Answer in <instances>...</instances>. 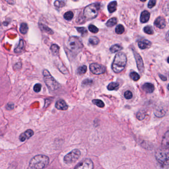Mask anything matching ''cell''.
Listing matches in <instances>:
<instances>
[{"mask_svg": "<svg viewBox=\"0 0 169 169\" xmlns=\"http://www.w3.org/2000/svg\"><path fill=\"white\" fill-rule=\"evenodd\" d=\"M154 24L159 29H163L166 26V21L163 17H159L156 18L154 22Z\"/></svg>", "mask_w": 169, "mask_h": 169, "instance_id": "cell-12", "label": "cell"}, {"mask_svg": "<svg viewBox=\"0 0 169 169\" xmlns=\"http://www.w3.org/2000/svg\"><path fill=\"white\" fill-rule=\"evenodd\" d=\"M24 47H25V45H24V41L23 40H20L18 46L15 49V52L17 53H21L24 50Z\"/></svg>", "mask_w": 169, "mask_h": 169, "instance_id": "cell-20", "label": "cell"}, {"mask_svg": "<svg viewBox=\"0 0 169 169\" xmlns=\"http://www.w3.org/2000/svg\"><path fill=\"white\" fill-rule=\"evenodd\" d=\"M94 168L93 163L90 159H85L76 165L75 169H92Z\"/></svg>", "mask_w": 169, "mask_h": 169, "instance_id": "cell-9", "label": "cell"}, {"mask_svg": "<svg viewBox=\"0 0 169 169\" xmlns=\"http://www.w3.org/2000/svg\"><path fill=\"white\" fill-rule=\"evenodd\" d=\"M138 47L141 49H145L147 48H149L151 46V42L147 40H142L138 42Z\"/></svg>", "mask_w": 169, "mask_h": 169, "instance_id": "cell-15", "label": "cell"}, {"mask_svg": "<svg viewBox=\"0 0 169 169\" xmlns=\"http://www.w3.org/2000/svg\"><path fill=\"white\" fill-rule=\"evenodd\" d=\"M41 87L42 86L41 84L40 83H37L33 87V89L36 93H38L40 91L41 89Z\"/></svg>", "mask_w": 169, "mask_h": 169, "instance_id": "cell-37", "label": "cell"}, {"mask_svg": "<svg viewBox=\"0 0 169 169\" xmlns=\"http://www.w3.org/2000/svg\"><path fill=\"white\" fill-rule=\"evenodd\" d=\"M7 109L8 110H11L14 108V104L12 103H9L7 104L6 106Z\"/></svg>", "mask_w": 169, "mask_h": 169, "instance_id": "cell-41", "label": "cell"}, {"mask_svg": "<svg viewBox=\"0 0 169 169\" xmlns=\"http://www.w3.org/2000/svg\"><path fill=\"white\" fill-rule=\"evenodd\" d=\"M142 89L144 91H145L147 93H151L154 91L155 87L153 84L151 83H146L142 86Z\"/></svg>", "mask_w": 169, "mask_h": 169, "instance_id": "cell-16", "label": "cell"}, {"mask_svg": "<svg viewBox=\"0 0 169 169\" xmlns=\"http://www.w3.org/2000/svg\"><path fill=\"white\" fill-rule=\"evenodd\" d=\"M167 89L169 90V84H168V86Z\"/></svg>", "mask_w": 169, "mask_h": 169, "instance_id": "cell-47", "label": "cell"}, {"mask_svg": "<svg viewBox=\"0 0 169 169\" xmlns=\"http://www.w3.org/2000/svg\"><path fill=\"white\" fill-rule=\"evenodd\" d=\"M92 103L100 108H103L105 106L104 102L99 99H94L92 100Z\"/></svg>", "mask_w": 169, "mask_h": 169, "instance_id": "cell-28", "label": "cell"}, {"mask_svg": "<svg viewBox=\"0 0 169 169\" xmlns=\"http://www.w3.org/2000/svg\"><path fill=\"white\" fill-rule=\"evenodd\" d=\"M115 31L118 34H123L124 31V28L121 24H119L116 28Z\"/></svg>", "mask_w": 169, "mask_h": 169, "instance_id": "cell-29", "label": "cell"}, {"mask_svg": "<svg viewBox=\"0 0 169 169\" xmlns=\"http://www.w3.org/2000/svg\"><path fill=\"white\" fill-rule=\"evenodd\" d=\"M89 42L91 45H96L99 43V40L98 38L93 36L89 39Z\"/></svg>", "mask_w": 169, "mask_h": 169, "instance_id": "cell-30", "label": "cell"}, {"mask_svg": "<svg viewBox=\"0 0 169 169\" xmlns=\"http://www.w3.org/2000/svg\"><path fill=\"white\" fill-rule=\"evenodd\" d=\"M76 29L79 33H81L82 35H85L87 34V30L85 27H77Z\"/></svg>", "mask_w": 169, "mask_h": 169, "instance_id": "cell-35", "label": "cell"}, {"mask_svg": "<svg viewBox=\"0 0 169 169\" xmlns=\"http://www.w3.org/2000/svg\"><path fill=\"white\" fill-rule=\"evenodd\" d=\"M86 71H87V67L86 66H81L78 69V73L79 75L84 74Z\"/></svg>", "mask_w": 169, "mask_h": 169, "instance_id": "cell-32", "label": "cell"}, {"mask_svg": "<svg viewBox=\"0 0 169 169\" xmlns=\"http://www.w3.org/2000/svg\"><path fill=\"white\" fill-rule=\"evenodd\" d=\"M28 30H29V27H28V26L26 23H22L20 24V33H22L23 34H25L27 33Z\"/></svg>", "mask_w": 169, "mask_h": 169, "instance_id": "cell-22", "label": "cell"}, {"mask_svg": "<svg viewBox=\"0 0 169 169\" xmlns=\"http://www.w3.org/2000/svg\"><path fill=\"white\" fill-rule=\"evenodd\" d=\"M140 1H141V2H145L146 0H140Z\"/></svg>", "mask_w": 169, "mask_h": 169, "instance_id": "cell-45", "label": "cell"}, {"mask_svg": "<svg viewBox=\"0 0 169 169\" xmlns=\"http://www.w3.org/2000/svg\"><path fill=\"white\" fill-rule=\"evenodd\" d=\"M117 3L116 1L111 2L108 6V11L112 13L117 10Z\"/></svg>", "mask_w": 169, "mask_h": 169, "instance_id": "cell-19", "label": "cell"}, {"mask_svg": "<svg viewBox=\"0 0 169 169\" xmlns=\"http://www.w3.org/2000/svg\"><path fill=\"white\" fill-rule=\"evenodd\" d=\"M144 31L148 34H152L153 33V30L152 27L150 26H146L144 28Z\"/></svg>", "mask_w": 169, "mask_h": 169, "instance_id": "cell-34", "label": "cell"}, {"mask_svg": "<svg viewBox=\"0 0 169 169\" xmlns=\"http://www.w3.org/2000/svg\"><path fill=\"white\" fill-rule=\"evenodd\" d=\"M123 48L121 46L118 44H116V45H113L110 48V51L113 53H115L118 52L119 51H121L122 50Z\"/></svg>", "mask_w": 169, "mask_h": 169, "instance_id": "cell-23", "label": "cell"}, {"mask_svg": "<svg viewBox=\"0 0 169 169\" xmlns=\"http://www.w3.org/2000/svg\"><path fill=\"white\" fill-rule=\"evenodd\" d=\"M166 114V111L162 107H158L154 110V115L158 118L164 117Z\"/></svg>", "mask_w": 169, "mask_h": 169, "instance_id": "cell-18", "label": "cell"}, {"mask_svg": "<svg viewBox=\"0 0 169 169\" xmlns=\"http://www.w3.org/2000/svg\"><path fill=\"white\" fill-rule=\"evenodd\" d=\"M50 49H51V52H52L53 55H57L59 54V50H60V48L56 44H53V45L51 46Z\"/></svg>", "mask_w": 169, "mask_h": 169, "instance_id": "cell-25", "label": "cell"}, {"mask_svg": "<svg viewBox=\"0 0 169 169\" xmlns=\"http://www.w3.org/2000/svg\"><path fill=\"white\" fill-rule=\"evenodd\" d=\"M99 9V5L98 4H92L89 5L84 10V17L88 20L95 18L97 15Z\"/></svg>", "mask_w": 169, "mask_h": 169, "instance_id": "cell-5", "label": "cell"}, {"mask_svg": "<svg viewBox=\"0 0 169 169\" xmlns=\"http://www.w3.org/2000/svg\"><path fill=\"white\" fill-rule=\"evenodd\" d=\"M167 61H168V63H169V58H168Z\"/></svg>", "mask_w": 169, "mask_h": 169, "instance_id": "cell-46", "label": "cell"}, {"mask_svg": "<svg viewBox=\"0 0 169 169\" xmlns=\"http://www.w3.org/2000/svg\"><path fill=\"white\" fill-rule=\"evenodd\" d=\"M39 27H40L41 29L43 30V31L49 33L50 34H53V31L51 30V29H49L48 26L44 25V24H39Z\"/></svg>", "mask_w": 169, "mask_h": 169, "instance_id": "cell-24", "label": "cell"}, {"mask_svg": "<svg viewBox=\"0 0 169 169\" xmlns=\"http://www.w3.org/2000/svg\"><path fill=\"white\" fill-rule=\"evenodd\" d=\"M166 38L167 41L169 43V30L168 31L167 33L166 34Z\"/></svg>", "mask_w": 169, "mask_h": 169, "instance_id": "cell-44", "label": "cell"}, {"mask_svg": "<svg viewBox=\"0 0 169 169\" xmlns=\"http://www.w3.org/2000/svg\"><path fill=\"white\" fill-rule=\"evenodd\" d=\"M89 30L90 32H91L93 33H97L98 31H99L97 27H96V26H94V25H92V24H91V25L89 26Z\"/></svg>", "mask_w": 169, "mask_h": 169, "instance_id": "cell-36", "label": "cell"}, {"mask_svg": "<svg viewBox=\"0 0 169 169\" xmlns=\"http://www.w3.org/2000/svg\"><path fill=\"white\" fill-rule=\"evenodd\" d=\"M130 78L134 81H138L140 78V76L136 72H132L130 73Z\"/></svg>", "mask_w": 169, "mask_h": 169, "instance_id": "cell-33", "label": "cell"}, {"mask_svg": "<svg viewBox=\"0 0 169 169\" xmlns=\"http://www.w3.org/2000/svg\"><path fill=\"white\" fill-rule=\"evenodd\" d=\"M34 135V132L32 129H29L26 130V132L21 133L20 136V140L21 142H23L24 141L26 140V139H29V138H31L32 136H33Z\"/></svg>", "mask_w": 169, "mask_h": 169, "instance_id": "cell-11", "label": "cell"}, {"mask_svg": "<svg viewBox=\"0 0 169 169\" xmlns=\"http://www.w3.org/2000/svg\"><path fill=\"white\" fill-rule=\"evenodd\" d=\"M134 54H135V58L136 60V64L138 66V69L140 72H143L144 70L143 60H142L140 56L139 55V54H138V53L135 52Z\"/></svg>", "mask_w": 169, "mask_h": 169, "instance_id": "cell-10", "label": "cell"}, {"mask_svg": "<svg viewBox=\"0 0 169 169\" xmlns=\"http://www.w3.org/2000/svg\"><path fill=\"white\" fill-rule=\"evenodd\" d=\"M64 17L65 20H70L73 18V12H70V11L67 12H66L64 14Z\"/></svg>", "mask_w": 169, "mask_h": 169, "instance_id": "cell-31", "label": "cell"}, {"mask_svg": "<svg viewBox=\"0 0 169 169\" xmlns=\"http://www.w3.org/2000/svg\"><path fill=\"white\" fill-rule=\"evenodd\" d=\"M127 63V58L124 53H118L115 57L112 69L115 73H119L124 70Z\"/></svg>", "mask_w": 169, "mask_h": 169, "instance_id": "cell-1", "label": "cell"}, {"mask_svg": "<svg viewBox=\"0 0 169 169\" xmlns=\"http://www.w3.org/2000/svg\"><path fill=\"white\" fill-rule=\"evenodd\" d=\"M55 107L57 109L64 111L67 110L68 109V105L63 99H60L57 101L55 104Z\"/></svg>", "mask_w": 169, "mask_h": 169, "instance_id": "cell-13", "label": "cell"}, {"mask_svg": "<svg viewBox=\"0 0 169 169\" xmlns=\"http://www.w3.org/2000/svg\"><path fill=\"white\" fill-rule=\"evenodd\" d=\"M162 146L165 149L169 148V130L166 132L162 140Z\"/></svg>", "mask_w": 169, "mask_h": 169, "instance_id": "cell-14", "label": "cell"}, {"mask_svg": "<svg viewBox=\"0 0 169 169\" xmlns=\"http://www.w3.org/2000/svg\"><path fill=\"white\" fill-rule=\"evenodd\" d=\"M149 12L148 11H144L141 12L140 15V21L142 23H146L149 20L150 18Z\"/></svg>", "mask_w": 169, "mask_h": 169, "instance_id": "cell-17", "label": "cell"}, {"mask_svg": "<svg viewBox=\"0 0 169 169\" xmlns=\"http://www.w3.org/2000/svg\"><path fill=\"white\" fill-rule=\"evenodd\" d=\"M156 159L162 166H169V153L165 151H159L156 153Z\"/></svg>", "mask_w": 169, "mask_h": 169, "instance_id": "cell-7", "label": "cell"}, {"mask_svg": "<svg viewBox=\"0 0 169 169\" xmlns=\"http://www.w3.org/2000/svg\"><path fill=\"white\" fill-rule=\"evenodd\" d=\"M92 80L91 79H86L82 82V84H84V86H88V85H90L91 84Z\"/></svg>", "mask_w": 169, "mask_h": 169, "instance_id": "cell-40", "label": "cell"}, {"mask_svg": "<svg viewBox=\"0 0 169 169\" xmlns=\"http://www.w3.org/2000/svg\"><path fill=\"white\" fill-rule=\"evenodd\" d=\"M49 158L44 155L35 156L30 160L29 168L30 169H43L48 166Z\"/></svg>", "mask_w": 169, "mask_h": 169, "instance_id": "cell-2", "label": "cell"}, {"mask_svg": "<svg viewBox=\"0 0 169 169\" xmlns=\"http://www.w3.org/2000/svg\"><path fill=\"white\" fill-rule=\"evenodd\" d=\"M146 116V114L145 111H143V110H140L137 113L136 117L138 120H140V121H142V120H143L145 118Z\"/></svg>", "mask_w": 169, "mask_h": 169, "instance_id": "cell-27", "label": "cell"}, {"mask_svg": "<svg viewBox=\"0 0 169 169\" xmlns=\"http://www.w3.org/2000/svg\"><path fill=\"white\" fill-rule=\"evenodd\" d=\"M117 19L116 18H113L108 20V21L107 22L106 26L108 27H112L113 26H115L117 24Z\"/></svg>", "mask_w": 169, "mask_h": 169, "instance_id": "cell-26", "label": "cell"}, {"mask_svg": "<svg viewBox=\"0 0 169 169\" xmlns=\"http://www.w3.org/2000/svg\"><path fill=\"white\" fill-rule=\"evenodd\" d=\"M124 96L127 99H132V93L130 91H127L124 93Z\"/></svg>", "mask_w": 169, "mask_h": 169, "instance_id": "cell-38", "label": "cell"}, {"mask_svg": "<svg viewBox=\"0 0 169 169\" xmlns=\"http://www.w3.org/2000/svg\"><path fill=\"white\" fill-rule=\"evenodd\" d=\"M156 3V0H150L148 4V8L150 9L153 8L155 6Z\"/></svg>", "mask_w": 169, "mask_h": 169, "instance_id": "cell-39", "label": "cell"}, {"mask_svg": "<svg viewBox=\"0 0 169 169\" xmlns=\"http://www.w3.org/2000/svg\"><path fill=\"white\" fill-rule=\"evenodd\" d=\"M58 1H60V2L63 4L64 6L65 5H66V2H67V0H58Z\"/></svg>", "mask_w": 169, "mask_h": 169, "instance_id": "cell-43", "label": "cell"}, {"mask_svg": "<svg viewBox=\"0 0 169 169\" xmlns=\"http://www.w3.org/2000/svg\"><path fill=\"white\" fill-rule=\"evenodd\" d=\"M89 69L92 73L96 75L103 74L106 71L105 66L97 63H93L90 64Z\"/></svg>", "mask_w": 169, "mask_h": 169, "instance_id": "cell-8", "label": "cell"}, {"mask_svg": "<svg viewBox=\"0 0 169 169\" xmlns=\"http://www.w3.org/2000/svg\"><path fill=\"white\" fill-rule=\"evenodd\" d=\"M80 156V151L78 149H75L64 156V161L67 164L75 163Z\"/></svg>", "mask_w": 169, "mask_h": 169, "instance_id": "cell-6", "label": "cell"}, {"mask_svg": "<svg viewBox=\"0 0 169 169\" xmlns=\"http://www.w3.org/2000/svg\"><path fill=\"white\" fill-rule=\"evenodd\" d=\"M119 87V84L118 82H111L108 85L107 89L109 90H117Z\"/></svg>", "mask_w": 169, "mask_h": 169, "instance_id": "cell-21", "label": "cell"}, {"mask_svg": "<svg viewBox=\"0 0 169 169\" xmlns=\"http://www.w3.org/2000/svg\"><path fill=\"white\" fill-rule=\"evenodd\" d=\"M44 80L48 89L51 91H55L61 87L60 84L51 75L49 72L44 70L43 72Z\"/></svg>", "mask_w": 169, "mask_h": 169, "instance_id": "cell-4", "label": "cell"}, {"mask_svg": "<svg viewBox=\"0 0 169 169\" xmlns=\"http://www.w3.org/2000/svg\"><path fill=\"white\" fill-rule=\"evenodd\" d=\"M159 76L160 78H161V79L162 80H167V78H166V76H165L164 75H160V74H159Z\"/></svg>", "mask_w": 169, "mask_h": 169, "instance_id": "cell-42", "label": "cell"}, {"mask_svg": "<svg viewBox=\"0 0 169 169\" xmlns=\"http://www.w3.org/2000/svg\"><path fill=\"white\" fill-rule=\"evenodd\" d=\"M83 47L80 39L76 36L70 37L67 43V50L74 55L78 54L82 50Z\"/></svg>", "mask_w": 169, "mask_h": 169, "instance_id": "cell-3", "label": "cell"}]
</instances>
